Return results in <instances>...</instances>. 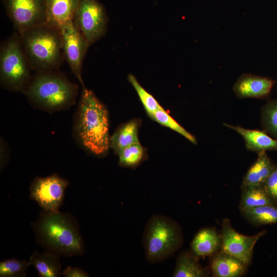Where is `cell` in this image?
Listing matches in <instances>:
<instances>
[{"instance_id":"4316f807","label":"cell","mask_w":277,"mask_h":277,"mask_svg":"<svg viewBox=\"0 0 277 277\" xmlns=\"http://www.w3.org/2000/svg\"><path fill=\"white\" fill-rule=\"evenodd\" d=\"M152 118L161 125L169 128L180 133L192 143L194 144L197 143L195 137L177 123L163 108L157 110L153 114Z\"/></svg>"},{"instance_id":"e0dca14e","label":"cell","mask_w":277,"mask_h":277,"mask_svg":"<svg viewBox=\"0 0 277 277\" xmlns=\"http://www.w3.org/2000/svg\"><path fill=\"white\" fill-rule=\"evenodd\" d=\"M198 256L190 250L181 252L177 256L172 273L173 277H206L209 275L210 268L201 265Z\"/></svg>"},{"instance_id":"7a4b0ae2","label":"cell","mask_w":277,"mask_h":277,"mask_svg":"<svg viewBox=\"0 0 277 277\" xmlns=\"http://www.w3.org/2000/svg\"><path fill=\"white\" fill-rule=\"evenodd\" d=\"M80 143L94 155L105 154L110 147L108 111L94 92L82 87L74 122Z\"/></svg>"},{"instance_id":"f546056e","label":"cell","mask_w":277,"mask_h":277,"mask_svg":"<svg viewBox=\"0 0 277 277\" xmlns=\"http://www.w3.org/2000/svg\"><path fill=\"white\" fill-rule=\"evenodd\" d=\"M0 151V168L2 171L9 160L8 147L3 138H1Z\"/></svg>"},{"instance_id":"9c48e42d","label":"cell","mask_w":277,"mask_h":277,"mask_svg":"<svg viewBox=\"0 0 277 277\" xmlns=\"http://www.w3.org/2000/svg\"><path fill=\"white\" fill-rule=\"evenodd\" d=\"M6 11L20 34L47 23L46 0H3Z\"/></svg>"},{"instance_id":"8992f818","label":"cell","mask_w":277,"mask_h":277,"mask_svg":"<svg viewBox=\"0 0 277 277\" xmlns=\"http://www.w3.org/2000/svg\"><path fill=\"white\" fill-rule=\"evenodd\" d=\"M31 70L22 49L19 34L15 33L1 45V86L10 91L23 92L32 77Z\"/></svg>"},{"instance_id":"5b68a950","label":"cell","mask_w":277,"mask_h":277,"mask_svg":"<svg viewBox=\"0 0 277 277\" xmlns=\"http://www.w3.org/2000/svg\"><path fill=\"white\" fill-rule=\"evenodd\" d=\"M184 243L182 229L173 219L154 214L148 220L142 244L147 261L154 264L171 257Z\"/></svg>"},{"instance_id":"8fae6325","label":"cell","mask_w":277,"mask_h":277,"mask_svg":"<svg viewBox=\"0 0 277 277\" xmlns=\"http://www.w3.org/2000/svg\"><path fill=\"white\" fill-rule=\"evenodd\" d=\"M59 29L62 35L64 58L82 86H84L82 78V65L86 53L90 46L73 21Z\"/></svg>"},{"instance_id":"cb8c5ba5","label":"cell","mask_w":277,"mask_h":277,"mask_svg":"<svg viewBox=\"0 0 277 277\" xmlns=\"http://www.w3.org/2000/svg\"><path fill=\"white\" fill-rule=\"evenodd\" d=\"M128 79L136 91L147 114L152 118L154 113L163 107L155 98L140 85L133 75L130 74Z\"/></svg>"},{"instance_id":"ffe728a7","label":"cell","mask_w":277,"mask_h":277,"mask_svg":"<svg viewBox=\"0 0 277 277\" xmlns=\"http://www.w3.org/2000/svg\"><path fill=\"white\" fill-rule=\"evenodd\" d=\"M138 123L131 121L120 127L110 137V147L117 155L127 147L140 143Z\"/></svg>"},{"instance_id":"2e32d148","label":"cell","mask_w":277,"mask_h":277,"mask_svg":"<svg viewBox=\"0 0 277 277\" xmlns=\"http://www.w3.org/2000/svg\"><path fill=\"white\" fill-rule=\"evenodd\" d=\"M224 125L239 133L244 138L247 149L259 153L267 150H277V140L266 132L258 130L245 129L239 126Z\"/></svg>"},{"instance_id":"f1b7e54d","label":"cell","mask_w":277,"mask_h":277,"mask_svg":"<svg viewBox=\"0 0 277 277\" xmlns=\"http://www.w3.org/2000/svg\"><path fill=\"white\" fill-rule=\"evenodd\" d=\"M62 275L65 277H88L89 274L83 269L74 267L68 266L63 271Z\"/></svg>"},{"instance_id":"484cf974","label":"cell","mask_w":277,"mask_h":277,"mask_svg":"<svg viewBox=\"0 0 277 277\" xmlns=\"http://www.w3.org/2000/svg\"><path fill=\"white\" fill-rule=\"evenodd\" d=\"M30 266L29 261L16 258L2 261L0 262V276L25 277L26 271Z\"/></svg>"},{"instance_id":"ba28073f","label":"cell","mask_w":277,"mask_h":277,"mask_svg":"<svg viewBox=\"0 0 277 277\" xmlns=\"http://www.w3.org/2000/svg\"><path fill=\"white\" fill-rule=\"evenodd\" d=\"M69 184L67 180L56 173L46 177H36L30 185V199L36 202L43 211H60Z\"/></svg>"},{"instance_id":"44dd1931","label":"cell","mask_w":277,"mask_h":277,"mask_svg":"<svg viewBox=\"0 0 277 277\" xmlns=\"http://www.w3.org/2000/svg\"><path fill=\"white\" fill-rule=\"evenodd\" d=\"M241 189L239 204L240 210L269 204H276L266 192L263 185L247 186Z\"/></svg>"},{"instance_id":"277c9868","label":"cell","mask_w":277,"mask_h":277,"mask_svg":"<svg viewBox=\"0 0 277 277\" xmlns=\"http://www.w3.org/2000/svg\"><path fill=\"white\" fill-rule=\"evenodd\" d=\"M78 91L77 85L54 70L36 72L23 93L35 107L51 113L74 105Z\"/></svg>"},{"instance_id":"52a82bcc","label":"cell","mask_w":277,"mask_h":277,"mask_svg":"<svg viewBox=\"0 0 277 277\" xmlns=\"http://www.w3.org/2000/svg\"><path fill=\"white\" fill-rule=\"evenodd\" d=\"M73 22L89 46L104 36L107 32V13L98 0H80Z\"/></svg>"},{"instance_id":"6da1fadb","label":"cell","mask_w":277,"mask_h":277,"mask_svg":"<svg viewBox=\"0 0 277 277\" xmlns=\"http://www.w3.org/2000/svg\"><path fill=\"white\" fill-rule=\"evenodd\" d=\"M31 227L36 243L45 251L65 257L81 255L85 251L78 222L70 213L42 211Z\"/></svg>"},{"instance_id":"603a6c76","label":"cell","mask_w":277,"mask_h":277,"mask_svg":"<svg viewBox=\"0 0 277 277\" xmlns=\"http://www.w3.org/2000/svg\"><path fill=\"white\" fill-rule=\"evenodd\" d=\"M118 155L119 165L134 168L138 166L143 160L144 151L141 144L136 143L125 148Z\"/></svg>"},{"instance_id":"7c38bea8","label":"cell","mask_w":277,"mask_h":277,"mask_svg":"<svg viewBox=\"0 0 277 277\" xmlns=\"http://www.w3.org/2000/svg\"><path fill=\"white\" fill-rule=\"evenodd\" d=\"M275 83L269 77L245 73L238 78L233 90L239 98H264L269 95Z\"/></svg>"},{"instance_id":"83f0119b","label":"cell","mask_w":277,"mask_h":277,"mask_svg":"<svg viewBox=\"0 0 277 277\" xmlns=\"http://www.w3.org/2000/svg\"><path fill=\"white\" fill-rule=\"evenodd\" d=\"M266 192L277 205V164L262 184Z\"/></svg>"},{"instance_id":"5bb4252c","label":"cell","mask_w":277,"mask_h":277,"mask_svg":"<svg viewBox=\"0 0 277 277\" xmlns=\"http://www.w3.org/2000/svg\"><path fill=\"white\" fill-rule=\"evenodd\" d=\"M190 245L191 251L199 258L211 256L221 249V234L214 228H202L195 234Z\"/></svg>"},{"instance_id":"30bf717a","label":"cell","mask_w":277,"mask_h":277,"mask_svg":"<svg viewBox=\"0 0 277 277\" xmlns=\"http://www.w3.org/2000/svg\"><path fill=\"white\" fill-rule=\"evenodd\" d=\"M266 233V231L263 230L253 235H243L232 227L229 219H224L220 233L221 250L234 256L249 266L252 262L255 244Z\"/></svg>"},{"instance_id":"3957f363","label":"cell","mask_w":277,"mask_h":277,"mask_svg":"<svg viewBox=\"0 0 277 277\" xmlns=\"http://www.w3.org/2000/svg\"><path fill=\"white\" fill-rule=\"evenodd\" d=\"M19 34V33H18ZM21 46L32 70H57L64 58L60 29L48 23L19 34Z\"/></svg>"},{"instance_id":"d4e9b609","label":"cell","mask_w":277,"mask_h":277,"mask_svg":"<svg viewBox=\"0 0 277 277\" xmlns=\"http://www.w3.org/2000/svg\"><path fill=\"white\" fill-rule=\"evenodd\" d=\"M262 124L266 133L277 140V100L268 101L263 107Z\"/></svg>"},{"instance_id":"7402d4cb","label":"cell","mask_w":277,"mask_h":277,"mask_svg":"<svg viewBox=\"0 0 277 277\" xmlns=\"http://www.w3.org/2000/svg\"><path fill=\"white\" fill-rule=\"evenodd\" d=\"M243 216L254 226L277 224V205L269 204L240 210Z\"/></svg>"},{"instance_id":"9a60e30c","label":"cell","mask_w":277,"mask_h":277,"mask_svg":"<svg viewBox=\"0 0 277 277\" xmlns=\"http://www.w3.org/2000/svg\"><path fill=\"white\" fill-rule=\"evenodd\" d=\"M80 0H46V22L58 28L73 21Z\"/></svg>"},{"instance_id":"ac0fdd59","label":"cell","mask_w":277,"mask_h":277,"mask_svg":"<svg viewBox=\"0 0 277 277\" xmlns=\"http://www.w3.org/2000/svg\"><path fill=\"white\" fill-rule=\"evenodd\" d=\"M29 262L39 277H59L62 274L61 256L57 254L34 251L30 255Z\"/></svg>"},{"instance_id":"4fadbf2b","label":"cell","mask_w":277,"mask_h":277,"mask_svg":"<svg viewBox=\"0 0 277 277\" xmlns=\"http://www.w3.org/2000/svg\"><path fill=\"white\" fill-rule=\"evenodd\" d=\"M248 266L234 256L220 250L210 256V270L215 277H241Z\"/></svg>"},{"instance_id":"d6986e66","label":"cell","mask_w":277,"mask_h":277,"mask_svg":"<svg viewBox=\"0 0 277 277\" xmlns=\"http://www.w3.org/2000/svg\"><path fill=\"white\" fill-rule=\"evenodd\" d=\"M266 151L258 153V157L245 175L241 188L253 185H262L274 168Z\"/></svg>"}]
</instances>
